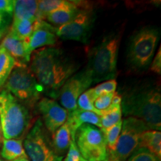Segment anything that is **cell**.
Here are the masks:
<instances>
[{
  "label": "cell",
  "mask_w": 161,
  "mask_h": 161,
  "mask_svg": "<svg viewBox=\"0 0 161 161\" xmlns=\"http://www.w3.org/2000/svg\"><path fill=\"white\" fill-rule=\"evenodd\" d=\"M37 108L43 119L46 129L52 134L65 123L69 115L68 110L49 98H40Z\"/></svg>",
  "instance_id": "7c38bea8"
},
{
  "label": "cell",
  "mask_w": 161,
  "mask_h": 161,
  "mask_svg": "<svg viewBox=\"0 0 161 161\" xmlns=\"http://www.w3.org/2000/svg\"><path fill=\"white\" fill-rule=\"evenodd\" d=\"M80 156L79 151H78L77 146H76L75 142V138L72 137L71 142L69 147V151H68L67 154L66 158H64V161H80Z\"/></svg>",
  "instance_id": "f546056e"
},
{
  "label": "cell",
  "mask_w": 161,
  "mask_h": 161,
  "mask_svg": "<svg viewBox=\"0 0 161 161\" xmlns=\"http://www.w3.org/2000/svg\"><path fill=\"white\" fill-rule=\"evenodd\" d=\"M38 1L14 0V20L37 19Z\"/></svg>",
  "instance_id": "ac0fdd59"
},
{
  "label": "cell",
  "mask_w": 161,
  "mask_h": 161,
  "mask_svg": "<svg viewBox=\"0 0 161 161\" xmlns=\"http://www.w3.org/2000/svg\"><path fill=\"white\" fill-rule=\"evenodd\" d=\"M128 161H160V158L146 148L140 147L129 157Z\"/></svg>",
  "instance_id": "4316f807"
},
{
  "label": "cell",
  "mask_w": 161,
  "mask_h": 161,
  "mask_svg": "<svg viewBox=\"0 0 161 161\" xmlns=\"http://www.w3.org/2000/svg\"><path fill=\"white\" fill-rule=\"evenodd\" d=\"M4 22V17H3V14H0V27H1L2 25H3Z\"/></svg>",
  "instance_id": "836d02e7"
},
{
  "label": "cell",
  "mask_w": 161,
  "mask_h": 161,
  "mask_svg": "<svg viewBox=\"0 0 161 161\" xmlns=\"http://www.w3.org/2000/svg\"><path fill=\"white\" fill-rule=\"evenodd\" d=\"M75 142L80 156L87 161L108 160L107 142L103 133L90 124L80 126L75 134Z\"/></svg>",
  "instance_id": "52a82bcc"
},
{
  "label": "cell",
  "mask_w": 161,
  "mask_h": 161,
  "mask_svg": "<svg viewBox=\"0 0 161 161\" xmlns=\"http://www.w3.org/2000/svg\"><path fill=\"white\" fill-rule=\"evenodd\" d=\"M122 120V108L121 104L110 105L108 109L102 111L100 117L101 129L109 128Z\"/></svg>",
  "instance_id": "cb8c5ba5"
},
{
  "label": "cell",
  "mask_w": 161,
  "mask_h": 161,
  "mask_svg": "<svg viewBox=\"0 0 161 161\" xmlns=\"http://www.w3.org/2000/svg\"><path fill=\"white\" fill-rule=\"evenodd\" d=\"M29 107L11 92L0 90V126L5 140L21 139L31 125Z\"/></svg>",
  "instance_id": "3957f363"
},
{
  "label": "cell",
  "mask_w": 161,
  "mask_h": 161,
  "mask_svg": "<svg viewBox=\"0 0 161 161\" xmlns=\"http://www.w3.org/2000/svg\"><path fill=\"white\" fill-rule=\"evenodd\" d=\"M108 161H122V160H108Z\"/></svg>",
  "instance_id": "74e56055"
},
{
  "label": "cell",
  "mask_w": 161,
  "mask_h": 161,
  "mask_svg": "<svg viewBox=\"0 0 161 161\" xmlns=\"http://www.w3.org/2000/svg\"><path fill=\"white\" fill-rule=\"evenodd\" d=\"M57 42L55 27L44 20H36L35 29L29 39L26 40L27 53L31 58V53L44 46H54Z\"/></svg>",
  "instance_id": "4fadbf2b"
},
{
  "label": "cell",
  "mask_w": 161,
  "mask_h": 161,
  "mask_svg": "<svg viewBox=\"0 0 161 161\" xmlns=\"http://www.w3.org/2000/svg\"><path fill=\"white\" fill-rule=\"evenodd\" d=\"M14 161H30V160L28 158H19V159H17V160H15Z\"/></svg>",
  "instance_id": "d6a6232c"
},
{
  "label": "cell",
  "mask_w": 161,
  "mask_h": 161,
  "mask_svg": "<svg viewBox=\"0 0 161 161\" xmlns=\"http://www.w3.org/2000/svg\"><path fill=\"white\" fill-rule=\"evenodd\" d=\"M117 83L114 79L104 81L103 83L98 84L94 88H90L92 96L96 99L98 96L103 94L110 93V92H114L116 89Z\"/></svg>",
  "instance_id": "83f0119b"
},
{
  "label": "cell",
  "mask_w": 161,
  "mask_h": 161,
  "mask_svg": "<svg viewBox=\"0 0 161 161\" xmlns=\"http://www.w3.org/2000/svg\"><path fill=\"white\" fill-rule=\"evenodd\" d=\"M160 32L156 28L145 27L132 36L128 48L129 63L136 69H144L152 61Z\"/></svg>",
  "instance_id": "8992f818"
},
{
  "label": "cell",
  "mask_w": 161,
  "mask_h": 161,
  "mask_svg": "<svg viewBox=\"0 0 161 161\" xmlns=\"http://www.w3.org/2000/svg\"><path fill=\"white\" fill-rule=\"evenodd\" d=\"M114 92L103 94V95H101L98 96L93 103L94 108L101 113H102V111H103V110L108 109V108L110 106V104H111Z\"/></svg>",
  "instance_id": "f1b7e54d"
},
{
  "label": "cell",
  "mask_w": 161,
  "mask_h": 161,
  "mask_svg": "<svg viewBox=\"0 0 161 161\" xmlns=\"http://www.w3.org/2000/svg\"><path fill=\"white\" fill-rule=\"evenodd\" d=\"M0 155L3 160L7 161H14L21 158H28L21 139H4Z\"/></svg>",
  "instance_id": "e0dca14e"
},
{
  "label": "cell",
  "mask_w": 161,
  "mask_h": 161,
  "mask_svg": "<svg viewBox=\"0 0 161 161\" xmlns=\"http://www.w3.org/2000/svg\"><path fill=\"white\" fill-rule=\"evenodd\" d=\"M0 46L4 48L17 61L18 65H26L30 58L27 53L26 41L19 39L13 32L9 31L4 37Z\"/></svg>",
  "instance_id": "9a60e30c"
},
{
  "label": "cell",
  "mask_w": 161,
  "mask_h": 161,
  "mask_svg": "<svg viewBox=\"0 0 161 161\" xmlns=\"http://www.w3.org/2000/svg\"><path fill=\"white\" fill-rule=\"evenodd\" d=\"M92 83L93 81L87 68L75 75H72L60 90V103L64 108L69 112L77 109L78 98Z\"/></svg>",
  "instance_id": "8fae6325"
},
{
  "label": "cell",
  "mask_w": 161,
  "mask_h": 161,
  "mask_svg": "<svg viewBox=\"0 0 161 161\" xmlns=\"http://www.w3.org/2000/svg\"><path fill=\"white\" fill-rule=\"evenodd\" d=\"M18 65L16 60L0 46V89L4 86L11 72Z\"/></svg>",
  "instance_id": "7402d4cb"
},
{
  "label": "cell",
  "mask_w": 161,
  "mask_h": 161,
  "mask_svg": "<svg viewBox=\"0 0 161 161\" xmlns=\"http://www.w3.org/2000/svg\"><path fill=\"white\" fill-rule=\"evenodd\" d=\"M19 102L32 108L39 102L43 89L27 65H17L3 86Z\"/></svg>",
  "instance_id": "5b68a950"
},
{
  "label": "cell",
  "mask_w": 161,
  "mask_h": 161,
  "mask_svg": "<svg viewBox=\"0 0 161 161\" xmlns=\"http://www.w3.org/2000/svg\"><path fill=\"white\" fill-rule=\"evenodd\" d=\"M0 129H1V126H0Z\"/></svg>",
  "instance_id": "ab89813d"
},
{
  "label": "cell",
  "mask_w": 161,
  "mask_h": 161,
  "mask_svg": "<svg viewBox=\"0 0 161 161\" xmlns=\"http://www.w3.org/2000/svg\"><path fill=\"white\" fill-rule=\"evenodd\" d=\"M14 11V0H0V14H11Z\"/></svg>",
  "instance_id": "1f68e13d"
},
{
  "label": "cell",
  "mask_w": 161,
  "mask_h": 161,
  "mask_svg": "<svg viewBox=\"0 0 161 161\" xmlns=\"http://www.w3.org/2000/svg\"><path fill=\"white\" fill-rule=\"evenodd\" d=\"M120 40V35H110L92 49L86 68L93 82L115 78Z\"/></svg>",
  "instance_id": "277c9868"
},
{
  "label": "cell",
  "mask_w": 161,
  "mask_h": 161,
  "mask_svg": "<svg viewBox=\"0 0 161 161\" xmlns=\"http://www.w3.org/2000/svg\"><path fill=\"white\" fill-rule=\"evenodd\" d=\"M62 8H79L90 10V3L84 1H69V0H40L37 5V20H44L48 14L55 10Z\"/></svg>",
  "instance_id": "5bb4252c"
},
{
  "label": "cell",
  "mask_w": 161,
  "mask_h": 161,
  "mask_svg": "<svg viewBox=\"0 0 161 161\" xmlns=\"http://www.w3.org/2000/svg\"><path fill=\"white\" fill-rule=\"evenodd\" d=\"M80 11L83 10L79 8H62L55 10L48 14L45 19L47 20L49 23L58 25L59 27L71 21Z\"/></svg>",
  "instance_id": "44dd1931"
},
{
  "label": "cell",
  "mask_w": 161,
  "mask_h": 161,
  "mask_svg": "<svg viewBox=\"0 0 161 161\" xmlns=\"http://www.w3.org/2000/svg\"><path fill=\"white\" fill-rule=\"evenodd\" d=\"M100 117L96 113L80 110L79 108L69 112L66 122L70 128L72 137L75 138L76 130L84 124L92 125L101 129Z\"/></svg>",
  "instance_id": "2e32d148"
},
{
  "label": "cell",
  "mask_w": 161,
  "mask_h": 161,
  "mask_svg": "<svg viewBox=\"0 0 161 161\" xmlns=\"http://www.w3.org/2000/svg\"><path fill=\"white\" fill-rule=\"evenodd\" d=\"M151 71L154 72V73L160 75L161 74V49L160 46L159 47L158 52H157L155 57L153 60L152 65L150 67Z\"/></svg>",
  "instance_id": "4dcf8cb0"
},
{
  "label": "cell",
  "mask_w": 161,
  "mask_h": 161,
  "mask_svg": "<svg viewBox=\"0 0 161 161\" xmlns=\"http://www.w3.org/2000/svg\"><path fill=\"white\" fill-rule=\"evenodd\" d=\"M71 139V131L66 122L52 134V147L58 155L62 156L69 149Z\"/></svg>",
  "instance_id": "d6986e66"
},
{
  "label": "cell",
  "mask_w": 161,
  "mask_h": 161,
  "mask_svg": "<svg viewBox=\"0 0 161 161\" xmlns=\"http://www.w3.org/2000/svg\"><path fill=\"white\" fill-rule=\"evenodd\" d=\"M122 112L142 120L149 130L161 128V94L155 86H144L128 92L122 98Z\"/></svg>",
  "instance_id": "7a4b0ae2"
},
{
  "label": "cell",
  "mask_w": 161,
  "mask_h": 161,
  "mask_svg": "<svg viewBox=\"0 0 161 161\" xmlns=\"http://www.w3.org/2000/svg\"><path fill=\"white\" fill-rule=\"evenodd\" d=\"M95 98L92 96L91 90L89 89L84 92L79 96L77 100L78 108L83 110H87V111H91L96 113L98 116H102V113L98 111L94 108L93 103L95 102Z\"/></svg>",
  "instance_id": "484cf974"
},
{
  "label": "cell",
  "mask_w": 161,
  "mask_h": 161,
  "mask_svg": "<svg viewBox=\"0 0 161 161\" xmlns=\"http://www.w3.org/2000/svg\"><path fill=\"white\" fill-rule=\"evenodd\" d=\"M3 142V135H2V131L1 129H0V143Z\"/></svg>",
  "instance_id": "e575fe53"
},
{
  "label": "cell",
  "mask_w": 161,
  "mask_h": 161,
  "mask_svg": "<svg viewBox=\"0 0 161 161\" xmlns=\"http://www.w3.org/2000/svg\"><path fill=\"white\" fill-rule=\"evenodd\" d=\"M94 22L92 9L80 11L69 23L55 27V35L62 40L86 43Z\"/></svg>",
  "instance_id": "30bf717a"
},
{
  "label": "cell",
  "mask_w": 161,
  "mask_h": 161,
  "mask_svg": "<svg viewBox=\"0 0 161 161\" xmlns=\"http://www.w3.org/2000/svg\"><path fill=\"white\" fill-rule=\"evenodd\" d=\"M149 130L142 120L128 116L122 120V130L116 148L113 152H108L110 160L125 161L140 148L141 134Z\"/></svg>",
  "instance_id": "9c48e42d"
},
{
  "label": "cell",
  "mask_w": 161,
  "mask_h": 161,
  "mask_svg": "<svg viewBox=\"0 0 161 161\" xmlns=\"http://www.w3.org/2000/svg\"><path fill=\"white\" fill-rule=\"evenodd\" d=\"M25 154L30 161H62L63 157L56 154L43 122L37 119L28 132L23 142Z\"/></svg>",
  "instance_id": "ba28073f"
},
{
  "label": "cell",
  "mask_w": 161,
  "mask_h": 161,
  "mask_svg": "<svg viewBox=\"0 0 161 161\" xmlns=\"http://www.w3.org/2000/svg\"><path fill=\"white\" fill-rule=\"evenodd\" d=\"M80 161H87V160H84V159L83 158H80ZM104 161H108V160H104Z\"/></svg>",
  "instance_id": "8d00e7d4"
},
{
  "label": "cell",
  "mask_w": 161,
  "mask_h": 161,
  "mask_svg": "<svg viewBox=\"0 0 161 161\" xmlns=\"http://www.w3.org/2000/svg\"><path fill=\"white\" fill-rule=\"evenodd\" d=\"M143 147L161 159V133L159 130H148L141 134L140 148Z\"/></svg>",
  "instance_id": "ffe728a7"
},
{
  "label": "cell",
  "mask_w": 161,
  "mask_h": 161,
  "mask_svg": "<svg viewBox=\"0 0 161 161\" xmlns=\"http://www.w3.org/2000/svg\"><path fill=\"white\" fill-rule=\"evenodd\" d=\"M36 20L37 19L14 20L10 31L19 39L26 41L34 31Z\"/></svg>",
  "instance_id": "603a6c76"
},
{
  "label": "cell",
  "mask_w": 161,
  "mask_h": 161,
  "mask_svg": "<svg viewBox=\"0 0 161 161\" xmlns=\"http://www.w3.org/2000/svg\"><path fill=\"white\" fill-rule=\"evenodd\" d=\"M0 161H7V160H3V159L0 158Z\"/></svg>",
  "instance_id": "f35d334b"
},
{
  "label": "cell",
  "mask_w": 161,
  "mask_h": 161,
  "mask_svg": "<svg viewBox=\"0 0 161 161\" xmlns=\"http://www.w3.org/2000/svg\"><path fill=\"white\" fill-rule=\"evenodd\" d=\"M30 67L43 92L52 98L59 96L64 83L77 70L72 62L61 50L45 47L35 50L30 58Z\"/></svg>",
  "instance_id": "6da1fadb"
},
{
  "label": "cell",
  "mask_w": 161,
  "mask_h": 161,
  "mask_svg": "<svg viewBox=\"0 0 161 161\" xmlns=\"http://www.w3.org/2000/svg\"><path fill=\"white\" fill-rule=\"evenodd\" d=\"M3 34H4V31H3V30H0V40H1V38L3 37Z\"/></svg>",
  "instance_id": "d590c367"
},
{
  "label": "cell",
  "mask_w": 161,
  "mask_h": 161,
  "mask_svg": "<svg viewBox=\"0 0 161 161\" xmlns=\"http://www.w3.org/2000/svg\"><path fill=\"white\" fill-rule=\"evenodd\" d=\"M122 120H120L118 123L106 129H100L103 133L105 138L107 146H108V152H113L115 149L118 139L119 137L121 130H122Z\"/></svg>",
  "instance_id": "d4e9b609"
}]
</instances>
